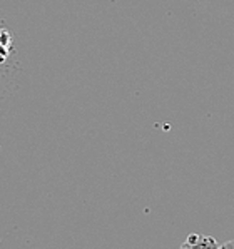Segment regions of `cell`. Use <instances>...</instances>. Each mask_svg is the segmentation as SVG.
Returning a JSON list of instances; mask_svg holds the SVG:
<instances>
[{
    "mask_svg": "<svg viewBox=\"0 0 234 249\" xmlns=\"http://www.w3.org/2000/svg\"><path fill=\"white\" fill-rule=\"evenodd\" d=\"M179 249H219V244L213 236L189 234Z\"/></svg>",
    "mask_w": 234,
    "mask_h": 249,
    "instance_id": "6da1fadb",
    "label": "cell"
},
{
    "mask_svg": "<svg viewBox=\"0 0 234 249\" xmlns=\"http://www.w3.org/2000/svg\"><path fill=\"white\" fill-rule=\"evenodd\" d=\"M219 249H234V239L228 241V243H224V244H221Z\"/></svg>",
    "mask_w": 234,
    "mask_h": 249,
    "instance_id": "7a4b0ae2",
    "label": "cell"
}]
</instances>
